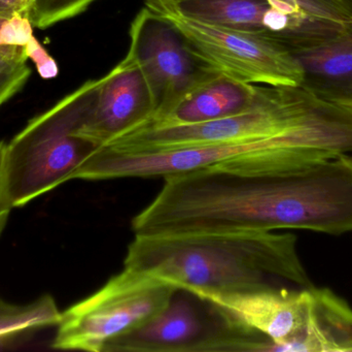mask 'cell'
<instances>
[{
	"label": "cell",
	"instance_id": "cell-1",
	"mask_svg": "<svg viewBox=\"0 0 352 352\" xmlns=\"http://www.w3.org/2000/svg\"><path fill=\"white\" fill-rule=\"evenodd\" d=\"M163 178L162 189L132 219L134 234L352 233L351 154L275 175H238L205 167Z\"/></svg>",
	"mask_w": 352,
	"mask_h": 352
},
{
	"label": "cell",
	"instance_id": "cell-2",
	"mask_svg": "<svg viewBox=\"0 0 352 352\" xmlns=\"http://www.w3.org/2000/svg\"><path fill=\"white\" fill-rule=\"evenodd\" d=\"M124 267L184 291H233L265 284V277L312 285L294 234L197 231L135 234Z\"/></svg>",
	"mask_w": 352,
	"mask_h": 352
},
{
	"label": "cell",
	"instance_id": "cell-3",
	"mask_svg": "<svg viewBox=\"0 0 352 352\" xmlns=\"http://www.w3.org/2000/svg\"><path fill=\"white\" fill-rule=\"evenodd\" d=\"M303 136L352 154V109L327 103L301 86L264 85L254 107L211 121L158 125L146 122L101 148L150 154L239 141Z\"/></svg>",
	"mask_w": 352,
	"mask_h": 352
},
{
	"label": "cell",
	"instance_id": "cell-4",
	"mask_svg": "<svg viewBox=\"0 0 352 352\" xmlns=\"http://www.w3.org/2000/svg\"><path fill=\"white\" fill-rule=\"evenodd\" d=\"M99 83L100 79L84 83L6 144L4 183L14 208L74 180L99 149L76 134L92 107Z\"/></svg>",
	"mask_w": 352,
	"mask_h": 352
},
{
	"label": "cell",
	"instance_id": "cell-5",
	"mask_svg": "<svg viewBox=\"0 0 352 352\" xmlns=\"http://www.w3.org/2000/svg\"><path fill=\"white\" fill-rule=\"evenodd\" d=\"M342 154L332 145L303 136L221 143L150 154H123L99 148L78 169L74 180L165 177L252 156L269 157L294 172Z\"/></svg>",
	"mask_w": 352,
	"mask_h": 352
},
{
	"label": "cell",
	"instance_id": "cell-6",
	"mask_svg": "<svg viewBox=\"0 0 352 352\" xmlns=\"http://www.w3.org/2000/svg\"><path fill=\"white\" fill-rule=\"evenodd\" d=\"M146 8L179 33L188 51L211 74L244 84L301 86L295 56L273 39L190 18L173 0H144Z\"/></svg>",
	"mask_w": 352,
	"mask_h": 352
},
{
	"label": "cell",
	"instance_id": "cell-7",
	"mask_svg": "<svg viewBox=\"0 0 352 352\" xmlns=\"http://www.w3.org/2000/svg\"><path fill=\"white\" fill-rule=\"evenodd\" d=\"M177 291L157 277L124 267L98 291L61 312L52 346L104 352L109 342L158 314Z\"/></svg>",
	"mask_w": 352,
	"mask_h": 352
},
{
	"label": "cell",
	"instance_id": "cell-8",
	"mask_svg": "<svg viewBox=\"0 0 352 352\" xmlns=\"http://www.w3.org/2000/svg\"><path fill=\"white\" fill-rule=\"evenodd\" d=\"M258 335L198 296L178 289L158 314L104 352H252Z\"/></svg>",
	"mask_w": 352,
	"mask_h": 352
},
{
	"label": "cell",
	"instance_id": "cell-9",
	"mask_svg": "<svg viewBox=\"0 0 352 352\" xmlns=\"http://www.w3.org/2000/svg\"><path fill=\"white\" fill-rule=\"evenodd\" d=\"M128 52L138 62L155 103L152 118L168 113L211 72L188 51L179 33L144 8L130 27Z\"/></svg>",
	"mask_w": 352,
	"mask_h": 352
},
{
	"label": "cell",
	"instance_id": "cell-10",
	"mask_svg": "<svg viewBox=\"0 0 352 352\" xmlns=\"http://www.w3.org/2000/svg\"><path fill=\"white\" fill-rule=\"evenodd\" d=\"M265 284L233 291H192L227 314L236 324L273 342V352H293L309 313V289Z\"/></svg>",
	"mask_w": 352,
	"mask_h": 352
},
{
	"label": "cell",
	"instance_id": "cell-11",
	"mask_svg": "<svg viewBox=\"0 0 352 352\" xmlns=\"http://www.w3.org/2000/svg\"><path fill=\"white\" fill-rule=\"evenodd\" d=\"M155 114L148 83L128 52L109 74L100 78L94 103L76 134L97 148L144 123Z\"/></svg>",
	"mask_w": 352,
	"mask_h": 352
},
{
	"label": "cell",
	"instance_id": "cell-12",
	"mask_svg": "<svg viewBox=\"0 0 352 352\" xmlns=\"http://www.w3.org/2000/svg\"><path fill=\"white\" fill-rule=\"evenodd\" d=\"M265 37L292 54L328 43L352 27V0H267Z\"/></svg>",
	"mask_w": 352,
	"mask_h": 352
},
{
	"label": "cell",
	"instance_id": "cell-13",
	"mask_svg": "<svg viewBox=\"0 0 352 352\" xmlns=\"http://www.w3.org/2000/svg\"><path fill=\"white\" fill-rule=\"evenodd\" d=\"M264 85L244 84L212 74L186 94L168 113L151 118L158 125L192 124L230 117L256 105ZM146 123V122H144Z\"/></svg>",
	"mask_w": 352,
	"mask_h": 352
},
{
	"label": "cell",
	"instance_id": "cell-14",
	"mask_svg": "<svg viewBox=\"0 0 352 352\" xmlns=\"http://www.w3.org/2000/svg\"><path fill=\"white\" fill-rule=\"evenodd\" d=\"M294 56L303 72L302 88L327 103L352 109V27Z\"/></svg>",
	"mask_w": 352,
	"mask_h": 352
},
{
	"label": "cell",
	"instance_id": "cell-15",
	"mask_svg": "<svg viewBox=\"0 0 352 352\" xmlns=\"http://www.w3.org/2000/svg\"><path fill=\"white\" fill-rule=\"evenodd\" d=\"M307 322L293 352H352V308L328 287L310 285Z\"/></svg>",
	"mask_w": 352,
	"mask_h": 352
},
{
	"label": "cell",
	"instance_id": "cell-16",
	"mask_svg": "<svg viewBox=\"0 0 352 352\" xmlns=\"http://www.w3.org/2000/svg\"><path fill=\"white\" fill-rule=\"evenodd\" d=\"M176 4L190 18L262 35L270 8L267 0H179Z\"/></svg>",
	"mask_w": 352,
	"mask_h": 352
},
{
	"label": "cell",
	"instance_id": "cell-17",
	"mask_svg": "<svg viewBox=\"0 0 352 352\" xmlns=\"http://www.w3.org/2000/svg\"><path fill=\"white\" fill-rule=\"evenodd\" d=\"M61 312L51 296L16 305L0 298V349L25 342L39 331L57 327Z\"/></svg>",
	"mask_w": 352,
	"mask_h": 352
},
{
	"label": "cell",
	"instance_id": "cell-18",
	"mask_svg": "<svg viewBox=\"0 0 352 352\" xmlns=\"http://www.w3.org/2000/svg\"><path fill=\"white\" fill-rule=\"evenodd\" d=\"M24 47L0 45V107L26 84L30 76Z\"/></svg>",
	"mask_w": 352,
	"mask_h": 352
},
{
	"label": "cell",
	"instance_id": "cell-19",
	"mask_svg": "<svg viewBox=\"0 0 352 352\" xmlns=\"http://www.w3.org/2000/svg\"><path fill=\"white\" fill-rule=\"evenodd\" d=\"M98 0H34L30 14L33 27L45 29L86 12Z\"/></svg>",
	"mask_w": 352,
	"mask_h": 352
},
{
	"label": "cell",
	"instance_id": "cell-20",
	"mask_svg": "<svg viewBox=\"0 0 352 352\" xmlns=\"http://www.w3.org/2000/svg\"><path fill=\"white\" fill-rule=\"evenodd\" d=\"M33 37L32 23L22 14L6 19L0 27V45L24 47Z\"/></svg>",
	"mask_w": 352,
	"mask_h": 352
},
{
	"label": "cell",
	"instance_id": "cell-21",
	"mask_svg": "<svg viewBox=\"0 0 352 352\" xmlns=\"http://www.w3.org/2000/svg\"><path fill=\"white\" fill-rule=\"evenodd\" d=\"M24 50L28 59L32 60L35 64L37 72L41 78L49 80L58 76L59 68L57 62L37 41L36 37H33L29 43L24 45Z\"/></svg>",
	"mask_w": 352,
	"mask_h": 352
},
{
	"label": "cell",
	"instance_id": "cell-22",
	"mask_svg": "<svg viewBox=\"0 0 352 352\" xmlns=\"http://www.w3.org/2000/svg\"><path fill=\"white\" fill-rule=\"evenodd\" d=\"M4 148H6V144L3 142H0V236L8 223L10 210L14 208L10 198H8L6 183H4Z\"/></svg>",
	"mask_w": 352,
	"mask_h": 352
},
{
	"label": "cell",
	"instance_id": "cell-23",
	"mask_svg": "<svg viewBox=\"0 0 352 352\" xmlns=\"http://www.w3.org/2000/svg\"><path fill=\"white\" fill-rule=\"evenodd\" d=\"M34 0H0V18L8 19L14 14L30 18Z\"/></svg>",
	"mask_w": 352,
	"mask_h": 352
},
{
	"label": "cell",
	"instance_id": "cell-24",
	"mask_svg": "<svg viewBox=\"0 0 352 352\" xmlns=\"http://www.w3.org/2000/svg\"><path fill=\"white\" fill-rule=\"evenodd\" d=\"M4 20H6V19L0 18V27H1L2 23H3Z\"/></svg>",
	"mask_w": 352,
	"mask_h": 352
},
{
	"label": "cell",
	"instance_id": "cell-25",
	"mask_svg": "<svg viewBox=\"0 0 352 352\" xmlns=\"http://www.w3.org/2000/svg\"><path fill=\"white\" fill-rule=\"evenodd\" d=\"M173 1L177 2V1H179V0H173Z\"/></svg>",
	"mask_w": 352,
	"mask_h": 352
}]
</instances>
